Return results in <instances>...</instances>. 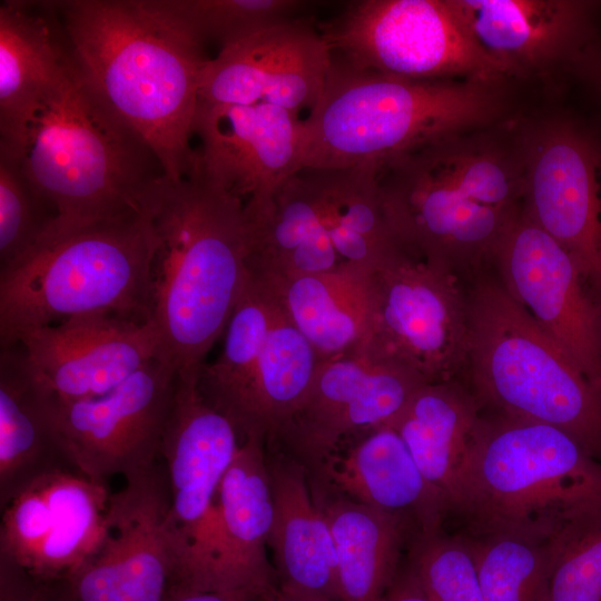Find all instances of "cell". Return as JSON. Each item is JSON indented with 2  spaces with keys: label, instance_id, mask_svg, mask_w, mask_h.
I'll use <instances>...</instances> for the list:
<instances>
[{
  "label": "cell",
  "instance_id": "2",
  "mask_svg": "<svg viewBox=\"0 0 601 601\" xmlns=\"http://www.w3.org/2000/svg\"><path fill=\"white\" fill-rule=\"evenodd\" d=\"M245 201L190 173L160 178L141 209L156 236L152 322L162 357L198 377L247 276Z\"/></svg>",
  "mask_w": 601,
  "mask_h": 601
},
{
  "label": "cell",
  "instance_id": "41",
  "mask_svg": "<svg viewBox=\"0 0 601 601\" xmlns=\"http://www.w3.org/2000/svg\"><path fill=\"white\" fill-rule=\"evenodd\" d=\"M269 601H333L325 597L280 585L270 595Z\"/></svg>",
  "mask_w": 601,
  "mask_h": 601
},
{
  "label": "cell",
  "instance_id": "25",
  "mask_svg": "<svg viewBox=\"0 0 601 601\" xmlns=\"http://www.w3.org/2000/svg\"><path fill=\"white\" fill-rule=\"evenodd\" d=\"M63 469L75 470L57 435L50 396L36 380L19 343L1 348V508L35 479Z\"/></svg>",
  "mask_w": 601,
  "mask_h": 601
},
{
  "label": "cell",
  "instance_id": "20",
  "mask_svg": "<svg viewBox=\"0 0 601 601\" xmlns=\"http://www.w3.org/2000/svg\"><path fill=\"white\" fill-rule=\"evenodd\" d=\"M302 125L299 115L272 105L198 102L200 148L190 173L244 201L268 196L299 171Z\"/></svg>",
  "mask_w": 601,
  "mask_h": 601
},
{
  "label": "cell",
  "instance_id": "24",
  "mask_svg": "<svg viewBox=\"0 0 601 601\" xmlns=\"http://www.w3.org/2000/svg\"><path fill=\"white\" fill-rule=\"evenodd\" d=\"M274 518L268 545L280 585L341 601L334 541L311 494L306 466L296 459H268Z\"/></svg>",
  "mask_w": 601,
  "mask_h": 601
},
{
  "label": "cell",
  "instance_id": "18",
  "mask_svg": "<svg viewBox=\"0 0 601 601\" xmlns=\"http://www.w3.org/2000/svg\"><path fill=\"white\" fill-rule=\"evenodd\" d=\"M17 343L38 383L59 402L101 395L162 357L151 321L105 313L72 316L31 329Z\"/></svg>",
  "mask_w": 601,
  "mask_h": 601
},
{
  "label": "cell",
  "instance_id": "23",
  "mask_svg": "<svg viewBox=\"0 0 601 601\" xmlns=\"http://www.w3.org/2000/svg\"><path fill=\"white\" fill-rule=\"evenodd\" d=\"M344 455L317 470L341 495L377 510L408 516L420 533L441 531L449 511L421 473L408 447L388 424L366 432Z\"/></svg>",
  "mask_w": 601,
  "mask_h": 601
},
{
  "label": "cell",
  "instance_id": "39",
  "mask_svg": "<svg viewBox=\"0 0 601 601\" xmlns=\"http://www.w3.org/2000/svg\"><path fill=\"white\" fill-rule=\"evenodd\" d=\"M381 601H427L421 584L408 566L398 572Z\"/></svg>",
  "mask_w": 601,
  "mask_h": 601
},
{
  "label": "cell",
  "instance_id": "1",
  "mask_svg": "<svg viewBox=\"0 0 601 601\" xmlns=\"http://www.w3.org/2000/svg\"><path fill=\"white\" fill-rule=\"evenodd\" d=\"M51 3L82 83L152 149L168 178L186 177L204 48L171 32L138 0Z\"/></svg>",
  "mask_w": 601,
  "mask_h": 601
},
{
  "label": "cell",
  "instance_id": "13",
  "mask_svg": "<svg viewBox=\"0 0 601 601\" xmlns=\"http://www.w3.org/2000/svg\"><path fill=\"white\" fill-rule=\"evenodd\" d=\"M168 506L166 476L158 465L111 493L104 540L67 578L77 601L166 599L178 573Z\"/></svg>",
  "mask_w": 601,
  "mask_h": 601
},
{
  "label": "cell",
  "instance_id": "33",
  "mask_svg": "<svg viewBox=\"0 0 601 601\" xmlns=\"http://www.w3.org/2000/svg\"><path fill=\"white\" fill-rule=\"evenodd\" d=\"M464 541L485 601H545L550 540L490 533Z\"/></svg>",
  "mask_w": 601,
  "mask_h": 601
},
{
  "label": "cell",
  "instance_id": "21",
  "mask_svg": "<svg viewBox=\"0 0 601 601\" xmlns=\"http://www.w3.org/2000/svg\"><path fill=\"white\" fill-rule=\"evenodd\" d=\"M266 441L245 436L218 490L214 530L200 590L245 593L256 599L275 592L267 556L274 504Z\"/></svg>",
  "mask_w": 601,
  "mask_h": 601
},
{
  "label": "cell",
  "instance_id": "31",
  "mask_svg": "<svg viewBox=\"0 0 601 601\" xmlns=\"http://www.w3.org/2000/svg\"><path fill=\"white\" fill-rule=\"evenodd\" d=\"M276 312L265 286L247 272L242 294L225 329L220 355L201 368L205 400L231 418L258 362Z\"/></svg>",
  "mask_w": 601,
  "mask_h": 601
},
{
  "label": "cell",
  "instance_id": "37",
  "mask_svg": "<svg viewBox=\"0 0 601 601\" xmlns=\"http://www.w3.org/2000/svg\"><path fill=\"white\" fill-rule=\"evenodd\" d=\"M427 601H485L464 539L420 533L410 565Z\"/></svg>",
  "mask_w": 601,
  "mask_h": 601
},
{
  "label": "cell",
  "instance_id": "26",
  "mask_svg": "<svg viewBox=\"0 0 601 601\" xmlns=\"http://www.w3.org/2000/svg\"><path fill=\"white\" fill-rule=\"evenodd\" d=\"M469 36L503 73L559 57L578 27L579 7L559 0H450Z\"/></svg>",
  "mask_w": 601,
  "mask_h": 601
},
{
  "label": "cell",
  "instance_id": "34",
  "mask_svg": "<svg viewBox=\"0 0 601 601\" xmlns=\"http://www.w3.org/2000/svg\"><path fill=\"white\" fill-rule=\"evenodd\" d=\"M56 218L28 176L22 156L0 147V269L35 250Z\"/></svg>",
  "mask_w": 601,
  "mask_h": 601
},
{
  "label": "cell",
  "instance_id": "28",
  "mask_svg": "<svg viewBox=\"0 0 601 601\" xmlns=\"http://www.w3.org/2000/svg\"><path fill=\"white\" fill-rule=\"evenodd\" d=\"M481 416L476 401L452 381L426 383L390 423L421 473L453 511L460 477Z\"/></svg>",
  "mask_w": 601,
  "mask_h": 601
},
{
  "label": "cell",
  "instance_id": "32",
  "mask_svg": "<svg viewBox=\"0 0 601 601\" xmlns=\"http://www.w3.org/2000/svg\"><path fill=\"white\" fill-rule=\"evenodd\" d=\"M141 8L171 32L204 48L220 49L265 27L296 18L298 0H138Z\"/></svg>",
  "mask_w": 601,
  "mask_h": 601
},
{
  "label": "cell",
  "instance_id": "12",
  "mask_svg": "<svg viewBox=\"0 0 601 601\" xmlns=\"http://www.w3.org/2000/svg\"><path fill=\"white\" fill-rule=\"evenodd\" d=\"M377 185L398 245L454 273L493 258L518 213L466 196L443 171L430 145L378 168Z\"/></svg>",
  "mask_w": 601,
  "mask_h": 601
},
{
  "label": "cell",
  "instance_id": "8",
  "mask_svg": "<svg viewBox=\"0 0 601 601\" xmlns=\"http://www.w3.org/2000/svg\"><path fill=\"white\" fill-rule=\"evenodd\" d=\"M367 332L359 351L427 383L467 363L469 299L456 274L398 247L366 272Z\"/></svg>",
  "mask_w": 601,
  "mask_h": 601
},
{
  "label": "cell",
  "instance_id": "22",
  "mask_svg": "<svg viewBox=\"0 0 601 601\" xmlns=\"http://www.w3.org/2000/svg\"><path fill=\"white\" fill-rule=\"evenodd\" d=\"M69 63L51 1L0 4V147L23 155L28 127Z\"/></svg>",
  "mask_w": 601,
  "mask_h": 601
},
{
  "label": "cell",
  "instance_id": "15",
  "mask_svg": "<svg viewBox=\"0 0 601 601\" xmlns=\"http://www.w3.org/2000/svg\"><path fill=\"white\" fill-rule=\"evenodd\" d=\"M110 495L70 469L35 479L1 508L0 556L40 579H67L104 540Z\"/></svg>",
  "mask_w": 601,
  "mask_h": 601
},
{
  "label": "cell",
  "instance_id": "4",
  "mask_svg": "<svg viewBox=\"0 0 601 601\" xmlns=\"http://www.w3.org/2000/svg\"><path fill=\"white\" fill-rule=\"evenodd\" d=\"M22 161L57 215L46 237L141 211L166 176L152 149L87 89L70 57L28 127Z\"/></svg>",
  "mask_w": 601,
  "mask_h": 601
},
{
  "label": "cell",
  "instance_id": "40",
  "mask_svg": "<svg viewBox=\"0 0 601 601\" xmlns=\"http://www.w3.org/2000/svg\"><path fill=\"white\" fill-rule=\"evenodd\" d=\"M254 598L245 593L203 591L174 587L164 601H253Z\"/></svg>",
  "mask_w": 601,
  "mask_h": 601
},
{
  "label": "cell",
  "instance_id": "9",
  "mask_svg": "<svg viewBox=\"0 0 601 601\" xmlns=\"http://www.w3.org/2000/svg\"><path fill=\"white\" fill-rule=\"evenodd\" d=\"M333 53L363 70L413 80L503 75L469 36L450 0H362L321 28Z\"/></svg>",
  "mask_w": 601,
  "mask_h": 601
},
{
  "label": "cell",
  "instance_id": "14",
  "mask_svg": "<svg viewBox=\"0 0 601 601\" xmlns=\"http://www.w3.org/2000/svg\"><path fill=\"white\" fill-rule=\"evenodd\" d=\"M502 285L601 390V302L574 259L523 211L493 255Z\"/></svg>",
  "mask_w": 601,
  "mask_h": 601
},
{
  "label": "cell",
  "instance_id": "17",
  "mask_svg": "<svg viewBox=\"0 0 601 601\" xmlns=\"http://www.w3.org/2000/svg\"><path fill=\"white\" fill-rule=\"evenodd\" d=\"M333 51L308 22L294 18L221 48L205 65L199 102L272 105L299 115L318 102Z\"/></svg>",
  "mask_w": 601,
  "mask_h": 601
},
{
  "label": "cell",
  "instance_id": "16",
  "mask_svg": "<svg viewBox=\"0 0 601 601\" xmlns=\"http://www.w3.org/2000/svg\"><path fill=\"white\" fill-rule=\"evenodd\" d=\"M426 383L362 351L321 361L303 403L274 441L318 470L345 437L390 423Z\"/></svg>",
  "mask_w": 601,
  "mask_h": 601
},
{
  "label": "cell",
  "instance_id": "7",
  "mask_svg": "<svg viewBox=\"0 0 601 601\" xmlns=\"http://www.w3.org/2000/svg\"><path fill=\"white\" fill-rule=\"evenodd\" d=\"M466 364L483 403L559 427L601 461V390L502 284L472 292Z\"/></svg>",
  "mask_w": 601,
  "mask_h": 601
},
{
  "label": "cell",
  "instance_id": "6",
  "mask_svg": "<svg viewBox=\"0 0 601 601\" xmlns=\"http://www.w3.org/2000/svg\"><path fill=\"white\" fill-rule=\"evenodd\" d=\"M156 236L144 210L46 237L0 269V346L72 316L150 321Z\"/></svg>",
  "mask_w": 601,
  "mask_h": 601
},
{
  "label": "cell",
  "instance_id": "10",
  "mask_svg": "<svg viewBox=\"0 0 601 601\" xmlns=\"http://www.w3.org/2000/svg\"><path fill=\"white\" fill-rule=\"evenodd\" d=\"M198 380L178 375L160 446L177 587L195 590L203 581L218 490L243 441L234 422L205 400Z\"/></svg>",
  "mask_w": 601,
  "mask_h": 601
},
{
  "label": "cell",
  "instance_id": "30",
  "mask_svg": "<svg viewBox=\"0 0 601 601\" xmlns=\"http://www.w3.org/2000/svg\"><path fill=\"white\" fill-rule=\"evenodd\" d=\"M319 505L334 541L341 601H381L398 573L404 518L343 495Z\"/></svg>",
  "mask_w": 601,
  "mask_h": 601
},
{
  "label": "cell",
  "instance_id": "3",
  "mask_svg": "<svg viewBox=\"0 0 601 601\" xmlns=\"http://www.w3.org/2000/svg\"><path fill=\"white\" fill-rule=\"evenodd\" d=\"M489 82L413 80L333 61L324 91L303 119L299 170L381 168L456 137L493 110Z\"/></svg>",
  "mask_w": 601,
  "mask_h": 601
},
{
  "label": "cell",
  "instance_id": "5",
  "mask_svg": "<svg viewBox=\"0 0 601 601\" xmlns=\"http://www.w3.org/2000/svg\"><path fill=\"white\" fill-rule=\"evenodd\" d=\"M601 508V461L565 431L502 414L481 417L453 511L473 535L513 533L548 541Z\"/></svg>",
  "mask_w": 601,
  "mask_h": 601
},
{
  "label": "cell",
  "instance_id": "35",
  "mask_svg": "<svg viewBox=\"0 0 601 601\" xmlns=\"http://www.w3.org/2000/svg\"><path fill=\"white\" fill-rule=\"evenodd\" d=\"M545 601H601V508L550 539Z\"/></svg>",
  "mask_w": 601,
  "mask_h": 601
},
{
  "label": "cell",
  "instance_id": "29",
  "mask_svg": "<svg viewBox=\"0 0 601 601\" xmlns=\"http://www.w3.org/2000/svg\"><path fill=\"white\" fill-rule=\"evenodd\" d=\"M319 362L276 305L258 362L230 418L242 436L257 435L272 443L303 403Z\"/></svg>",
  "mask_w": 601,
  "mask_h": 601
},
{
  "label": "cell",
  "instance_id": "36",
  "mask_svg": "<svg viewBox=\"0 0 601 601\" xmlns=\"http://www.w3.org/2000/svg\"><path fill=\"white\" fill-rule=\"evenodd\" d=\"M456 137L430 145L436 161L471 199L509 213L516 210V199L523 191L512 165L500 154L480 147L460 146Z\"/></svg>",
  "mask_w": 601,
  "mask_h": 601
},
{
  "label": "cell",
  "instance_id": "38",
  "mask_svg": "<svg viewBox=\"0 0 601 601\" xmlns=\"http://www.w3.org/2000/svg\"><path fill=\"white\" fill-rule=\"evenodd\" d=\"M0 601H77L68 579L47 580L0 556Z\"/></svg>",
  "mask_w": 601,
  "mask_h": 601
},
{
  "label": "cell",
  "instance_id": "27",
  "mask_svg": "<svg viewBox=\"0 0 601 601\" xmlns=\"http://www.w3.org/2000/svg\"><path fill=\"white\" fill-rule=\"evenodd\" d=\"M249 274L265 286L319 361L362 348L368 318L366 272L349 269L280 277Z\"/></svg>",
  "mask_w": 601,
  "mask_h": 601
},
{
  "label": "cell",
  "instance_id": "11",
  "mask_svg": "<svg viewBox=\"0 0 601 601\" xmlns=\"http://www.w3.org/2000/svg\"><path fill=\"white\" fill-rule=\"evenodd\" d=\"M178 372L157 357L112 390L59 402L50 395L51 418L66 456L86 477L107 484L157 465Z\"/></svg>",
  "mask_w": 601,
  "mask_h": 601
},
{
  "label": "cell",
  "instance_id": "19",
  "mask_svg": "<svg viewBox=\"0 0 601 601\" xmlns=\"http://www.w3.org/2000/svg\"><path fill=\"white\" fill-rule=\"evenodd\" d=\"M524 211L574 259L601 302V157L583 137L554 129L531 150Z\"/></svg>",
  "mask_w": 601,
  "mask_h": 601
}]
</instances>
